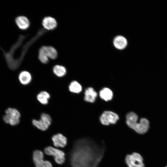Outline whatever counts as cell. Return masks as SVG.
Segmentation results:
<instances>
[{
  "label": "cell",
  "instance_id": "cell-1",
  "mask_svg": "<svg viewBox=\"0 0 167 167\" xmlns=\"http://www.w3.org/2000/svg\"><path fill=\"white\" fill-rule=\"evenodd\" d=\"M105 151L103 143H98L88 138L75 141L69 153L71 167H97Z\"/></svg>",
  "mask_w": 167,
  "mask_h": 167
},
{
  "label": "cell",
  "instance_id": "cell-2",
  "mask_svg": "<svg viewBox=\"0 0 167 167\" xmlns=\"http://www.w3.org/2000/svg\"><path fill=\"white\" fill-rule=\"evenodd\" d=\"M126 118L127 125L137 133L143 134L148 131L149 128V122L146 118H142L138 122V116L136 113L133 112L128 113Z\"/></svg>",
  "mask_w": 167,
  "mask_h": 167
},
{
  "label": "cell",
  "instance_id": "cell-3",
  "mask_svg": "<svg viewBox=\"0 0 167 167\" xmlns=\"http://www.w3.org/2000/svg\"><path fill=\"white\" fill-rule=\"evenodd\" d=\"M44 151L46 155L54 157L55 162L58 164L61 165L65 161V154L62 151L51 146L45 148Z\"/></svg>",
  "mask_w": 167,
  "mask_h": 167
},
{
  "label": "cell",
  "instance_id": "cell-4",
  "mask_svg": "<svg viewBox=\"0 0 167 167\" xmlns=\"http://www.w3.org/2000/svg\"><path fill=\"white\" fill-rule=\"evenodd\" d=\"M6 114L3 118L4 122L14 126L18 124L20 122V114L15 108H9L5 111Z\"/></svg>",
  "mask_w": 167,
  "mask_h": 167
},
{
  "label": "cell",
  "instance_id": "cell-5",
  "mask_svg": "<svg viewBox=\"0 0 167 167\" xmlns=\"http://www.w3.org/2000/svg\"><path fill=\"white\" fill-rule=\"evenodd\" d=\"M32 160L35 167H53L50 161L44 160V153L41 150H36L34 151Z\"/></svg>",
  "mask_w": 167,
  "mask_h": 167
},
{
  "label": "cell",
  "instance_id": "cell-6",
  "mask_svg": "<svg viewBox=\"0 0 167 167\" xmlns=\"http://www.w3.org/2000/svg\"><path fill=\"white\" fill-rule=\"evenodd\" d=\"M52 119L48 114L42 113L39 120L33 119L32 121V124L37 129L42 131L47 130L51 124Z\"/></svg>",
  "mask_w": 167,
  "mask_h": 167
},
{
  "label": "cell",
  "instance_id": "cell-7",
  "mask_svg": "<svg viewBox=\"0 0 167 167\" xmlns=\"http://www.w3.org/2000/svg\"><path fill=\"white\" fill-rule=\"evenodd\" d=\"M125 161L128 167H144V166L143 157L136 152L127 155L125 157Z\"/></svg>",
  "mask_w": 167,
  "mask_h": 167
},
{
  "label": "cell",
  "instance_id": "cell-8",
  "mask_svg": "<svg viewBox=\"0 0 167 167\" xmlns=\"http://www.w3.org/2000/svg\"><path fill=\"white\" fill-rule=\"evenodd\" d=\"M119 118L117 114L110 111H105L101 114L100 121L103 125L115 124Z\"/></svg>",
  "mask_w": 167,
  "mask_h": 167
},
{
  "label": "cell",
  "instance_id": "cell-9",
  "mask_svg": "<svg viewBox=\"0 0 167 167\" xmlns=\"http://www.w3.org/2000/svg\"><path fill=\"white\" fill-rule=\"evenodd\" d=\"M54 145L57 148L65 147L67 144L66 138L61 133H57L54 135L51 138Z\"/></svg>",
  "mask_w": 167,
  "mask_h": 167
},
{
  "label": "cell",
  "instance_id": "cell-10",
  "mask_svg": "<svg viewBox=\"0 0 167 167\" xmlns=\"http://www.w3.org/2000/svg\"><path fill=\"white\" fill-rule=\"evenodd\" d=\"M42 24L46 29L51 30L54 29L57 26V22L56 20L51 17H46L43 19Z\"/></svg>",
  "mask_w": 167,
  "mask_h": 167
},
{
  "label": "cell",
  "instance_id": "cell-11",
  "mask_svg": "<svg viewBox=\"0 0 167 167\" xmlns=\"http://www.w3.org/2000/svg\"><path fill=\"white\" fill-rule=\"evenodd\" d=\"M114 47L118 49H123L127 46V41L126 39L122 36L115 37L113 40Z\"/></svg>",
  "mask_w": 167,
  "mask_h": 167
},
{
  "label": "cell",
  "instance_id": "cell-12",
  "mask_svg": "<svg viewBox=\"0 0 167 167\" xmlns=\"http://www.w3.org/2000/svg\"><path fill=\"white\" fill-rule=\"evenodd\" d=\"M84 95V100L91 103L95 101L97 96L96 92L91 87L88 88L85 90Z\"/></svg>",
  "mask_w": 167,
  "mask_h": 167
},
{
  "label": "cell",
  "instance_id": "cell-13",
  "mask_svg": "<svg viewBox=\"0 0 167 167\" xmlns=\"http://www.w3.org/2000/svg\"><path fill=\"white\" fill-rule=\"evenodd\" d=\"M15 22L19 28L22 30H26L29 27L30 22L28 19L24 16H19L15 20Z\"/></svg>",
  "mask_w": 167,
  "mask_h": 167
},
{
  "label": "cell",
  "instance_id": "cell-14",
  "mask_svg": "<svg viewBox=\"0 0 167 167\" xmlns=\"http://www.w3.org/2000/svg\"><path fill=\"white\" fill-rule=\"evenodd\" d=\"M18 79L19 81L22 84L26 85L28 84L31 82L32 76L28 72L23 71L19 74Z\"/></svg>",
  "mask_w": 167,
  "mask_h": 167
},
{
  "label": "cell",
  "instance_id": "cell-15",
  "mask_svg": "<svg viewBox=\"0 0 167 167\" xmlns=\"http://www.w3.org/2000/svg\"><path fill=\"white\" fill-rule=\"evenodd\" d=\"M41 47L48 58L52 59H54L57 57V52L56 49L53 47L43 46Z\"/></svg>",
  "mask_w": 167,
  "mask_h": 167
},
{
  "label": "cell",
  "instance_id": "cell-16",
  "mask_svg": "<svg viewBox=\"0 0 167 167\" xmlns=\"http://www.w3.org/2000/svg\"><path fill=\"white\" fill-rule=\"evenodd\" d=\"M99 95L102 99L107 101L112 99L113 96V93L110 89L105 88L100 91L99 92Z\"/></svg>",
  "mask_w": 167,
  "mask_h": 167
},
{
  "label": "cell",
  "instance_id": "cell-17",
  "mask_svg": "<svg viewBox=\"0 0 167 167\" xmlns=\"http://www.w3.org/2000/svg\"><path fill=\"white\" fill-rule=\"evenodd\" d=\"M50 97L49 94L45 91L41 92L37 96L38 100L40 103L43 105H46L48 103V100Z\"/></svg>",
  "mask_w": 167,
  "mask_h": 167
},
{
  "label": "cell",
  "instance_id": "cell-18",
  "mask_svg": "<svg viewBox=\"0 0 167 167\" xmlns=\"http://www.w3.org/2000/svg\"><path fill=\"white\" fill-rule=\"evenodd\" d=\"M69 91L74 93H79L82 90V88L81 85L77 81H72L69 86Z\"/></svg>",
  "mask_w": 167,
  "mask_h": 167
},
{
  "label": "cell",
  "instance_id": "cell-19",
  "mask_svg": "<svg viewBox=\"0 0 167 167\" xmlns=\"http://www.w3.org/2000/svg\"><path fill=\"white\" fill-rule=\"evenodd\" d=\"M54 73L57 76L62 77L65 75L66 73V69L64 66L60 65H56L53 69Z\"/></svg>",
  "mask_w": 167,
  "mask_h": 167
},
{
  "label": "cell",
  "instance_id": "cell-20",
  "mask_svg": "<svg viewBox=\"0 0 167 167\" xmlns=\"http://www.w3.org/2000/svg\"><path fill=\"white\" fill-rule=\"evenodd\" d=\"M38 58L43 63H46L49 61V58L45 54L41 47L39 50Z\"/></svg>",
  "mask_w": 167,
  "mask_h": 167
},
{
  "label": "cell",
  "instance_id": "cell-21",
  "mask_svg": "<svg viewBox=\"0 0 167 167\" xmlns=\"http://www.w3.org/2000/svg\"><path fill=\"white\" fill-rule=\"evenodd\" d=\"M166 167H167V166Z\"/></svg>",
  "mask_w": 167,
  "mask_h": 167
}]
</instances>
